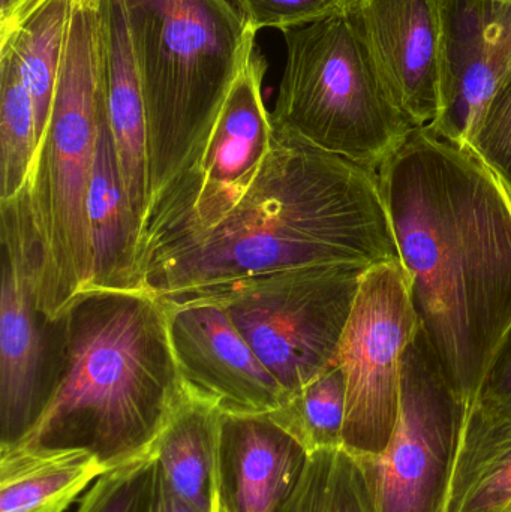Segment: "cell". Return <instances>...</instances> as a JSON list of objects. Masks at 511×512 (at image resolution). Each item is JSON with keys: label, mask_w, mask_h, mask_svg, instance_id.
Masks as SVG:
<instances>
[{"label": "cell", "mask_w": 511, "mask_h": 512, "mask_svg": "<svg viewBox=\"0 0 511 512\" xmlns=\"http://www.w3.org/2000/svg\"><path fill=\"white\" fill-rule=\"evenodd\" d=\"M378 177L419 331L471 406L511 324V195L468 147L426 128Z\"/></svg>", "instance_id": "obj_1"}, {"label": "cell", "mask_w": 511, "mask_h": 512, "mask_svg": "<svg viewBox=\"0 0 511 512\" xmlns=\"http://www.w3.org/2000/svg\"><path fill=\"white\" fill-rule=\"evenodd\" d=\"M401 262L377 171L273 131L242 200L138 261L156 297L291 268Z\"/></svg>", "instance_id": "obj_2"}, {"label": "cell", "mask_w": 511, "mask_h": 512, "mask_svg": "<svg viewBox=\"0 0 511 512\" xmlns=\"http://www.w3.org/2000/svg\"><path fill=\"white\" fill-rule=\"evenodd\" d=\"M56 325L53 393L17 445L83 448L108 471L152 453L188 393L161 298L86 289Z\"/></svg>", "instance_id": "obj_3"}, {"label": "cell", "mask_w": 511, "mask_h": 512, "mask_svg": "<svg viewBox=\"0 0 511 512\" xmlns=\"http://www.w3.org/2000/svg\"><path fill=\"white\" fill-rule=\"evenodd\" d=\"M147 116L149 206L200 158L257 33L231 0H122Z\"/></svg>", "instance_id": "obj_4"}, {"label": "cell", "mask_w": 511, "mask_h": 512, "mask_svg": "<svg viewBox=\"0 0 511 512\" xmlns=\"http://www.w3.org/2000/svg\"><path fill=\"white\" fill-rule=\"evenodd\" d=\"M105 107L104 0H72L50 117L27 180L38 307L56 321L92 274L87 192Z\"/></svg>", "instance_id": "obj_5"}, {"label": "cell", "mask_w": 511, "mask_h": 512, "mask_svg": "<svg viewBox=\"0 0 511 512\" xmlns=\"http://www.w3.org/2000/svg\"><path fill=\"white\" fill-rule=\"evenodd\" d=\"M284 41L273 131L378 173L416 126L345 12L287 30Z\"/></svg>", "instance_id": "obj_6"}, {"label": "cell", "mask_w": 511, "mask_h": 512, "mask_svg": "<svg viewBox=\"0 0 511 512\" xmlns=\"http://www.w3.org/2000/svg\"><path fill=\"white\" fill-rule=\"evenodd\" d=\"M368 270L350 264L291 268L180 294L218 303L290 397L338 363Z\"/></svg>", "instance_id": "obj_7"}, {"label": "cell", "mask_w": 511, "mask_h": 512, "mask_svg": "<svg viewBox=\"0 0 511 512\" xmlns=\"http://www.w3.org/2000/svg\"><path fill=\"white\" fill-rule=\"evenodd\" d=\"M267 63L257 47L243 66L194 165L150 203L138 261L186 234L218 224L251 188L273 140L264 105Z\"/></svg>", "instance_id": "obj_8"}, {"label": "cell", "mask_w": 511, "mask_h": 512, "mask_svg": "<svg viewBox=\"0 0 511 512\" xmlns=\"http://www.w3.org/2000/svg\"><path fill=\"white\" fill-rule=\"evenodd\" d=\"M419 331L401 262L369 268L360 280L338 361L347 378L344 448L380 459L401 405L402 358Z\"/></svg>", "instance_id": "obj_9"}, {"label": "cell", "mask_w": 511, "mask_h": 512, "mask_svg": "<svg viewBox=\"0 0 511 512\" xmlns=\"http://www.w3.org/2000/svg\"><path fill=\"white\" fill-rule=\"evenodd\" d=\"M0 448L35 427L56 381V321L39 310V249L23 188L0 203Z\"/></svg>", "instance_id": "obj_10"}, {"label": "cell", "mask_w": 511, "mask_h": 512, "mask_svg": "<svg viewBox=\"0 0 511 512\" xmlns=\"http://www.w3.org/2000/svg\"><path fill=\"white\" fill-rule=\"evenodd\" d=\"M468 409L417 331L402 358L398 423L377 459V512H447Z\"/></svg>", "instance_id": "obj_11"}, {"label": "cell", "mask_w": 511, "mask_h": 512, "mask_svg": "<svg viewBox=\"0 0 511 512\" xmlns=\"http://www.w3.org/2000/svg\"><path fill=\"white\" fill-rule=\"evenodd\" d=\"M159 298L171 349L188 388L231 414H264L287 402V391L218 303L198 294Z\"/></svg>", "instance_id": "obj_12"}, {"label": "cell", "mask_w": 511, "mask_h": 512, "mask_svg": "<svg viewBox=\"0 0 511 512\" xmlns=\"http://www.w3.org/2000/svg\"><path fill=\"white\" fill-rule=\"evenodd\" d=\"M345 17L416 128L437 119L444 74V0H348Z\"/></svg>", "instance_id": "obj_13"}, {"label": "cell", "mask_w": 511, "mask_h": 512, "mask_svg": "<svg viewBox=\"0 0 511 512\" xmlns=\"http://www.w3.org/2000/svg\"><path fill=\"white\" fill-rule=\"evenodd\" d=\"M511 75V0H444L441 107L426 129L470 146L480 117Z\"/></svg>", "instance_id": "obj_14"}, {"label": "cell", "mask_w": 511, "mask_h": 512, "mask_svg": "<svg viewBox=\"0 0 511 512\" xmlns=\"http://www.w3.org/2000/svg\"><path fill=\"white\" fill-rule=\"evenodd\" d=\"M309 457L305 444L273 412H222L216 466L221 512H278Z\"/></svg>", "instance_id": "obj_15"}, {"label": "cell", "mask_w": 511, "mask_h": 512, "mask_svg": "<svg viewBox=\"0 0 511 512\" xmlns=\"http://www.w3.org/2000/svg\"><path fill=\"white\" fill-rule=\"evenodd\" d=\"M104 93L123 185L143 230L149 209L146 105L122 0H104Z\"/></svg>", "instance_id": "obj_16"}, {"label": "cell", "mask_w": 511, "mask_h": 512, "mask_svg": "<svg viewBox=\"0 0 511 512\" xmlns=\"http://www.w3.org/2000/svg\"><path fill=\"white\" fill-rule=\"evenodd\" d=\"M92 274L86 289L134 291L138 282L140 225L129 204L108 123L102 111L87 192ZM84 289V291H86Z\"/></svg>", "instance_id": "obj_17"}, {"label": "cell", "mask_w": 511, "mask_h": 512, "mask_svg": "<svg viewBox=\"0 0 511 512\" xmlns=\"http://www.w3.org/2000/svg\"><path fill=\"white\" fill-rule=\"evenodd\" d=\"M107 471L83 448H0V512H65Z\"/></svg>", "instance_id": "obj_18"}, {"label": "cell", "mask_w": 511, "mask_h": 512, "mask_svg": "<svg viewBox=\"0 0 511 512\" xmlns=\"http://www.w3.org/2000/svg\"><path fill=\"white\" fill-rule=\"evenodd\" d=\"M221 420L222 409L213 400L188 388L153 445L168 486L200 512H212L215 501Z\"/></svg>", "instance_id": "obj_19"}, {"label": "cell", "mask_w": 511, "mask_h": 512, "mask_svg": "<svg viewBox=\"0 0 511 512\" xmlns=\"http://www.w3.org/2000/svg\"><path fill=\"white\" fill-rule=\"evenodd\" d=\"M511 502V417L468 409L447 512H504Z\"/></svg>", "instance_id": "obj_20"}, {"label": "cell", "mask_w": 511, "mask_h": 512, "mask_svg": "<svg viewBox=\"0 0 511 512\" xmlns=\"http://www.w3.org/2000/svg\"><path fill=\"white\" fill-rule=\"evenodd\" d=\"M71 11L72 0H32L0 26V41L14 47L32 96L38 147L53 105Z\"/></svg>", "instance_id": "obj_21"}, {"label": "cell", "mask_w": 511, "mask_h": 512, "mask_svg": "<svg viewBox=\"0 0 511 512\" xmlns=\"http://www.w3.org/2000/svg\"><path fill=\"white\" fill-rule=\"evenodd\" d=\"M278 512H377V460L344 447L315 451Z\"/></svg>", "instance_id": "obj_22"}, {"label": "cell", "mask_w": 511, "mask_h": 512, "mask_svg": "<svg viewBox=\"0 0 511 512\" xmlns=\"http://www.w3.org/2000/svg\"><path fill=\"white\" fill-rule=\"evenodd\" d=\"M35 110L9 41H0V203L12 200L26 186L35 161Z\"/></svg>", "instance_id": "obj_23"}, {"label": "cell", "mask_w": 511, "mask_h": 512, "mask_svg": "<svg viewBox=\"0 0 511 512\" xmlns=\"http://www.w3.org/2000/svg\"><path fill=\"white\" fill-rule=\"evenodd\" d=\"M272 412L311 454L344 447L347 378L341 363L324 370Z\"/></svg>", "instance_id": "obj_24"}, {"label": "cell", "mask_w": 511, "mask_h": 512, "mask_svg": "<svg viewBox=\"0 0 511 512\" xmlns=\"http://www.w3.org/2000/svg\"><path fill=\"white\" fill-rule=\"evenodd\" d=\"M155 453L110 469L78 499L75 512H150Z\"/></svg>", "instance_id": "obj_25"}, {"label": "cell", "mask_w": 511, "mask_h": 512, "mask_svg": "<svg viewBox=\"0 0 511 512\" xmlns=\"http://www.w3.org/2000/svg\"><path fill=\"white\" fill-rule=\"evenodd\" d=\"M468 149L497 176L511 195V75L480 117Z\"/></svg>", "instance_id": "obj_26"}, {"label": "cell", "mask_w": 511, "mask_h": 512, "mask_svg": "<svg viewBox=\"0 0 511 512\" xmlns=\"http://www.w3.org/2000/svg\"><path fill=\"white\" fill-rule=\"evenodd\" d=\"M255 33L278 29L282 33L341 14L348 0H231Z\"/></svg>", "instance_id": "obj_27"}, {"label": "cell", "mask_w": 511, "mask_h": 512, "mask_svg": "<svg viewBox=\"0 0 511 512\" xmlns=\"http://www.w3.org/2000/svg\"><path fill=\"white\" fill-rule=\"evenodd\" d=\"M470 409L492 417H511V324L489 361Z\"/></svg>", "instance_id": "obj_28"}, {"label": "cell", "mask_w": 511, "mask_h": 512, "mask_svg": "<svg viewBox=\"0 0 511 512\" xmlns=\"http://www.w3.org/2000/svg\"><path fill=\"white\" fill-rule=\"evenodd\" d=\"M150 512H200L189 507L168 486L156 462L155 483H153L152 505Z\"/></svg>", "instance_id": "obj_29"}, {"label": "cell", "mask_w": 511, "mask_h": 512, "mask_svg": "<svg viewBox=\"0 0 511 512\" xmlns=\"http://www.w3.org/2000/svg\"><path fill=\"white\" fill-rule=\"evenodd\" d=\"M32 0H0V26L9 23L15 15L20 14Z\"/></svg>", "instance_id": "obj_30"}, {"label": "cell", "mask_w": 511, "mask_h": 512, "mask_svg": "<svg viewBox=\"0 0 511 512\" xmlns=\"http://www.w3.org/2000/svg\"><path fill=\"white\" fill-rule=\"evenodd\" d=\"M212 512H221V508H219L218 496H215V501H213Z\"/></svg>", "instance_id": "obj_31"}, {"label": "cell", "mask_w": 511, "mask_h": 512, "mask_svg": "<svg viewBox=\"0 0 511 512\" xmlns=\"http://www.w3.org/2000/svg\"><path fill=\"white\" fill-rule=\"evenodd\" d=\"M504 512H511V502L509 505H507V508L504 510Z\"/></svg>", "instance_id": "obj_32"}]
</instances>
